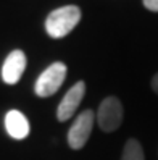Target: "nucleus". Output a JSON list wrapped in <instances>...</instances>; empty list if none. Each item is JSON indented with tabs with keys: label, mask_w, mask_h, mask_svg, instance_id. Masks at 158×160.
<instances>
[{
	"label": "nucleus",
	"mask_w": 158,
	"mask_h": 160,
	"mask_svg": "<svg viewBox=\"0 0 158 160\" xmlns=\"http://www.w3.org/2000/svg\"><path fill=\"white\" fill-rule=\"evenodd\" d=\"M121 160H145L144 158V149L137 139H129L124 144Z\"/></svg>",
	"instance_id": "obj_8"
},
{
	"label": "nucleus",
	"mask_w": 158,
	"mask_h": 160,
	"mask_svg": "<svg viewBox=\"0 0 158 160\" xmlns=\"http://www.w3.org/2000/svg\"><path fill=\"white\" fill-rule=\"evenodd\" d=\"M81 20V10L76 5H66L53 10L45 20V31L53 39L68 36Z\"/></svg>",
	"instance_id": "obj_1"
},
{
	"label": "nucleus",
	"mask_w": 158,
	"mask_h": 160,
	"mask_svg": "<svg viewBox=\"0 0 158 160\" xmlns=\"http://www.w3.org/2000/svg\"><path fill=\"white\" fill-rule=\"evenodd\" d=\"M97 123L102 131L111 133L119 128L123 123V105L116 97H107L98 107Z\"/></svg>",
	"instance_id": "obj_3"
},
{
	"label": "nucleus",
	"mask_w": 158,
	"mask_h": 160,
	"mask_svg": "<svg viewBox=\"0 0 158 160\" xmlns=\"http://www.w3.org/2000/svg\"><path fill=\"white\" fill-rule=\"evenodd\" d=\"M66 78V65L61 62L52 63L47 70H44L36 82V94L39 97H49L57 92Z\"/></svg>",
	"instance_id": "obj_2"
},
{
	"label": "nucleus",
	"mask_w": 158,
	"mask_h": 160,
	"mask_svg": "<svg viewBox=\"0 0 158 160\" xmlns=\"http://www.w3.org/2000/svg\"><path fill=\"white\" fill-rule=\"evenodd\" d=\"M94 120L95 117L92 110H84L82 113L78 115L76 121L73 123L68 133V144L71 149L78 150L84 147V144L87 142V139L90 136L92 126H94Z\"/></svg>",
	"instance_id": "obj_4"
},
{
	"label": "nucleus",
	"mask_w": 158,
	"mask_h": 160,
	"mask_svg": "<svg viewBox=\"0 0 158 160\" xmlns=\"http://www.w3.org/2000/svg\"><path fill=\"white\" fill-rule=\"evenodd\" d=\"M26 70V55L23 50H13L8 53L2 67V79L7 84H16Z\"/></svg>",
	"instance_id": "obj_6"
},
{
	"label": "nucleus",
	"mask_w": 158,
	"mask_h": 160,
	"mask_svg": "<svg viewBox=\"0 0 158 160\" xmlns=\"http://www.w3.org/2000/svg\"><path fill=\"white\" fill-rule=\"evenodd\" d=\"M144 5L150 12H158V0H144Z\"/></svg>",
	"instance_id": "obj_9"
},
{
	"label": "nucleus",
	"mask_w": 158,
	"mask_h": 160,
	"mask_svg": "<svg viewBox=\"0 0 158 160\" xmlns=\"http://www.w3.org/2000/svg\"><path fill=\"white\" fill-rule=\"evenodd\" d=\"M7 133L13 139H24L29 134V121L20 110H10L5 117Z\"/></svg>",
	"instance_id": "obj_7"
},
{
	"label": "nucleus",
	"mask_w": 158,
	"mask_h": 160,
	"mask_svg": "<svg viewBox=\"0 0 158 160\" xmlns=\"http://www.w3.org/2000/svg\"><path fill=\"white\" fill-rule=\"evenodd\" d=\"M152 89L158 94V73L155 74V76L152 78Z\"/></svg>",
	"instance_id": "obj_10"
},
{
	"label": "nucleus",
	"mask_w": 158,
	"mask_h": 160,
	"mask_svg": "<svg viewBox=\"0 0 158 160\" xmlns=\"http://www.w3.org/2000/svg\"><path fill=\"white\" fill-rule=\"evenodd\" d=\"M84 94H86L84 81H78L66 94H65V97L60 102L58 110H57L58 121H66L74 115V112H76V108L79 107L81 100L84 99Z\"/></svg>",
	"instance_id": "obj_5"
}]
</instances>
